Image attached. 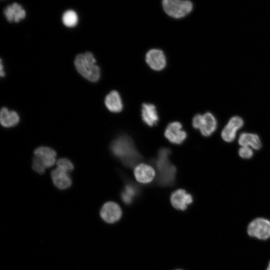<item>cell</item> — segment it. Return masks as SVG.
<instances>
[{"label": "cell", "mask_w": 270, "mask_h": 270, "mask_svg": "<svg viewBox=\"0 0 270 270\" xmlns=\"http://www.w3.org/2000/svg\"><path fill=\"white\" fill-rule=\"evenodd\" d=\"M32 167L34 171L40 174H44L46 169L42 162L35 156L32 159Z\"/></svg>", "instance_id": "603a6c76"}, {"label": "cell", "mask_w": 270, "mask_h": 270, "mask_svg": "<svg viewBox=\"0 0 270 270\" xmlns=\"http://www.w3.org/2000/svg\"><path fill=\"white\" fill-rule=\"evenodd\" d=\"M104 103L107 108L112 112H119L123 108V104L119 93L111 91L105 98Z\"/></svg>", "instance_id": "e0dca14e"}, {"label": "cell", "mask_w": 270, "mask_h": 270, "mask_svg": "<svg viewBox=\"0 0 270 270\" xmlns=\"http://www.w3.org/2000/svg\"><path fill=\"white\" fill-rule=\"evenodd\" d=\"M238 142L242 146H250L256 150L260 149L262 146L260 138L255 134L242 133L239 136Z\"/></svg>", "instance_id": "ac0fdd59"}, {"label": "cell", "mask_w": 270, "mask_h": 270, "mask_svg": "<svg viewBox=\"0 0 270 270\" xmlns=\"http://www.w3.org/2000/svg\"><path fill=\"white\" fill-rule=\"evenodd\" d=\"M96 60L89 52L77 55L74 60V66L84 78L92 82H97L100 78V68L96 64Z\"/></svg>", "instance_id": "3957f363"}, {"label": "cell", "mask_w": 270, "mask_h": 270, "mask_svg": "<svg viewBox=\"0 0 270 270\" xmlns=\"http://www.w3.org/2000/svg\"><path fill=\"white\" fill-rule=\"evenodd\" d=\"M0 75L2 77H3L5 76V72L4 70V66L2 65V59H0Z\"/></svg>", "instance_id": "d4e9b609"}, {"label": "cell", "mask_w": 270, "mask_h": 270, "mask_svg": "<svg viewBox=\"0 0 270 270\" xmlns=\"http://www.w3.org/2000/svg\"><path fill=\"white\" fill-rule=\"evenodd\" d=\"M134 174L138 182L148 184L152 180L156 173L152 166L144 164H141L135 168Z\"/></svg>", "instance_id": "4fadbf2b"}, {"label": "cell", "mask_w": 270, "mask_h": 270, "mask_svg": "<svg viewBox=\"0 0 270 270\" xmlns=\"http://www.w3.org/2000/svg\"></svg>", "instance_id": "4316f807"}, {"label": "cell", "mask_w": 270, "mask_h": 270, "mask_svg": "<svg viewBox=\"0 0 270 270\" xmlns=\"http://www.w3.org/2000/svg\"><path fill=\"white\" fill-rule=\"evenodd\" d=\"M162 6L165 12L174 18L186 16L193 8L192 3L189 0H162Z\"/></svg>", "instance_id": "277c9868"}, {"label": "cell", "mask_w": 270, "mask_h": 270, "mask_svg": "<svg viewBox=\"0 0 270 270\" xmlns=\"http://www.w3.org/2000/svg\"><path fill=\"white\" fill-rule=\"evenodd\" d=\"M146 61L148 66L153 70H163L166 63V58L164 52L157 48L148 50L146 55Z\"/></svg>", "instance_id": "ba28073f"}, {"label": "cell", "mask_w": 270, "mask_h": 270, "mask_svg": "<svg viewBox=\"0 0 270 270\" xmlns=\"http://www.w3.org/2000/svg\"><path fill=\"white\" fill-rule=\"evenodd\" d=\"M122 212L120 206L114 202H109L102 206L100 215L102 219L108 223L112 224L118 220Z\"/></svg>", "instance_id": "9c48e42d"}, {"label": "cell", "mask_w": 270, "mask_h": 270, "mask_svg": "<svg viewBox=\"0 0 270 270\" xmlns=\"http://www.w3.org/2000/svg\"><path fill=\"white\" fill-rule=\"evenodd\" d=\"M4 14L9 22H18L24 18L26 16L25 10L16 2L8 6L4 9Z\"/></svg>", "instance_id": "9a60e30c"}, {"label": "cell", "mask_w": 270, "mask_h": 270, "mask_svg": "<svg viewBox=\"0 0 270 270\" xmlns=\"http://www.w3.org/2000/svg\"><path fill=\"white\" fill-rule=\"evenodd\" d=\"M170 202L172 206L177 210H184L192 202V196L184 190H178L171 195Z\"/></svg>", "instance_id": "8fae6325"}, {"label": "cell", "mask_w": 270, "mask_h": 270, "mask_svg": "<svg viewBox=\"0 0 270 270\" xmlns=\"http://www.w3.org/2000/svg\"><path fill=\"white\" fill-rule=\"evenodd\" d=\"M111 150L112 153L128 167L133 166L141 159L132 139L126 136H120L114 140L111 144Z\"/></svg>", "instance_id": "6da1fadb"}, {"label": "cell", "mask_w": 270, "mask_h": 270, "mask_svg": "<svg viewBox=\"0 0 270 270\" xmlns=\"http://www.w3.org/2000/svg\"><path fill=\"white\" fill-rule=\"evenodd\" d=\"M62 21L64 26L72 28L76 26L78 22L76 13L72 10L64 12L62 16Z\"/></svg>", "instance_id": "44dd1931"}, {"label": "cell", "mask_w": 270, "mask_h": 270, "mask_svg": "<svg viewBox=\"0 0 270 270\" xmlns=\"http://www.w3.org/2000/svg\"><path fill=\"white\" fill-rule=\"evenodd\" d=\"M170 153V151L168 148H161L155 161L157 180L162 186L171 185L175 180L176 168L169 160L168 156Z\"/></svg>", "instance_id": "7a4b0ae2"}, {"label": "cell", "mask_w": 270, "mask_h": 270, "mask_svg": "<svg viewBox=\"0 0 270 270\" xmlns=\"http://www.w3.org/2000/svg\"><path fill=\"white\" fill-rule=\"evenodd\" d=\"M51 176L54 184L59 189H66L72 184V179L68 172L58 168L52 172Z\"/></svg>", "instance_id": "5bb4252c"}, {"label": "cell", "mask_w": 270, "mask_h": 270, "mask_svg": "<svg viewBox=\"0 0 270 270\" xmlns=\"http://www.w3.org/2000/svg\"><path fill=\"white\" fill-rule=\"evenodd\" d=\"M34 156L37 158L46 168L52 166L56 162V152L46 146H40L34 151Z\"/></svg>", "instance_id": "7c38bea8"}, {"label": "cell", "mask_w": 270, "mask_h": 270, "mask_svg": "<svg viewBox=\"0 0 270 270\" xmlns=\"http://www.w3.org/2000/svg\"><path fill=\"white\" fill-rule=\"evenodd\" d=\"M57 168H58L67 172L72 171L74 169L72 162L66 158H62L56 162Z\"/></svg>", "instance_id": "7402d4cb"}, {"label": "cell", "mask_w": 270, "mask_h": 270, "mask_svg": "<svg viewBox=\"0 0 270 270\" xmlns=\"http://www.w3.org/2000/svg\"><path fill=\"white\" fill-rule=\"evenodd\" d=\"M20 121L18 114L14 110H10L6 108H2L0 112L1 124L6 128H10L16 125Z\"/></svg>", "instance_id": "d6986e66"}, {"label": "cell", "mask_w": 270, "mask_h": 270, "mask_svg": "<svg viewBox=\"0 0 270 270\" xmlns=\"http://www.w3.org/2000/svg\"><path fill=\"white\" fill-rule=\"evenodd\" d=\"M164 136L172 143L180 144H182L186 138V134L182 130V125L178 122L170 123L167 126Z\"/></svg>", "instance_id": "30bf717a"}, {"label": "cell", "mask_w": 270, "mask_h": 270, "mask_svg": "<svg viewBox=\"0 0 270 270\" xmlns=\"http://www.w3.org/2000/svg\"><path fill=\"white\" fill-rule=\"evenodd\" d=\"M266 270H270V262Z\"/></svg>", "instance_id": "484cf974"}, {"label": "cell", "mask_w": 270, "mask_h": 270, "mask_svg": "<svg viewBox=\"0 0 270 270\" xmlns=\"http://www.w3.org/2000/svg\"><path fill=\"white\" fill-rule=\"evenodd\" d=\"M192 124L194 128L200 130L202 136H208L216 130L217 121L213 114L207 112L204 114L195 115Z\"/></svg>", "instance_id": "5b68a950"}, {"label": "cell", "mask_w": 270, "mask_h": 270, "mask_svg": "<svg viewBox=\"0 0 270 270\" xmlns=\"http://www.w3.org/2000/svg\"><path fill=\"white\" fill-rule=\"evenodd\" d=\"M244 124L243 119L239 116H234L228 120L221 132L222 138L226 142H232L236 138L238 130Z\"/></svg>", "instance_id": "52a82bcc"}, {"label": "cell", "mask_w": 270, "mask_h": 270, "mask_svg": "<svg viewBox=\"0 0 270 270\" xmlns=\"http://www.w3.org/2000/svg\"><path fill=\"white\" fill-rule=\"evenodd\" d=\"M248 233L252 237L266 240L270 237V221L264 218H257L252 221L248 227Z\"/></svg>", "instance_id": "8992f818"}, {"label": "cell", "mask_w": 270, "mask_h": 270, "mask_svg": "<svg viewBox=\"0 0 270 270\" xmlns=\"http://www.w3.org/2000/svg\"><path fill=\"white\" fill-rule=\"evenodd\" d=\"M239 156L244 158H250L253 156V151L249 146H242L238 150Z\"/></svg>", "instance_id": "cb8c5ba5"}, {"label": "cell", "mask_w": 270, "mask_h": 270, "mask_svg": "<svg viewBox=\"0 0 270 270\" xmlns=\"http://www.w3.org/2000/svg\"><path fill=\"white\" fill-rule=\"evenodd\" d=\"M137 194L136 187L132 184L126 185L122 193L121 197L123 202L126 204H130Z\"/></svg>", "instance_id": "ffe728a7"}, {"label": "cell", "mask_w": 270, "mask_h": 270, "mask_svg": "<svg viewBox=\"0 0 270 270\" xmlns=\"http://www.w3.org/2000/svg\"><path fill=\"white\" fill-rule=\"evenodd\" d=\"M142 118L144 122L150 126L156 124L158 116L156 106L151 104H143L142 108Z\"/></svg>", "instance_id": "2e32d148"}]
</instances>
